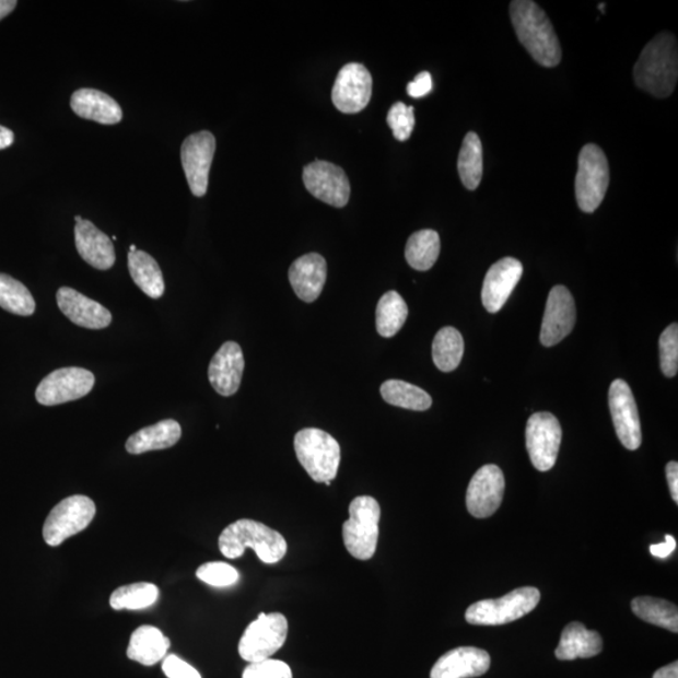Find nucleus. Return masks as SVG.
Segmentation results:
<instances>
[{"mask_svg": "<svg viewBox=\"0 0 678 678\" xmlns=\"http://www.w3.org/2000/svg\"><path fill=\"white\" fill-rule=\"evenodd\" d=\"M633 78L638 87L652 96L666 98L673 95L678 79V48L673 33L657 34L643 48Z\"/></svg>", "mask_w": 678, "mask_h": 678, "instance_id": "1", "label": "nucleus"}, {"mask_svg": "<svg viewBox=\"0 0 678 678\" xmlns=\"http://www.w3.org/2000/svg\"><path fill=\"white\" fill-rule=\"evenodd\" d=\"M511 20L521 44L540 66L550 68L561 62V42L552 22L536 2L514 0Z\"/></svg>", "mask_w": 678, "mask_h": 678, "instance_id": "2", "label": "nucleus"}, {"mask_svg": "<svg viewBox=\"0 0 678 678\" xmlns=\"http://www.w3.org/2000/svg\"><path fill=\"white\" fill-rule=\"evenodd\" d=\"M247 548H252L262 563L276 564L285 557L288 545L281 533L252 519L236 521L220 534L219 549L225 558H241Z\"/></svg>", "mask_w": 678, "mask_h": 678, "instance_id": "3", "label": "nucleus"}, {"mask_svg": "<svg viewBox=\"0 0 678 678\" xmlns=\"http://www.w3.org/2000/svg\"><path fill=\"white\" fill-rule=\"evenodd\" d=\"M296 459L316 482L336 479L341 464V446L328 432L303 429L294 437Z\"/></svg>", "mask_w": 678, "mask_h": 678, "instance_id": "4", "label": "nucleus"}, {"mask_svg": "<svg viewBox=\"0 0 678 678\" xmlns=\"http://www.w3.org/2000/svg\"><path fill=\"white\" fill-rule=\"evenodd\" d=\"M350 518L342 527L347 552L359 561L375 556L379 536L381 506L375 498H354L349 507Z\"/></svg>", "mask_w": 678, "mask_h": 678, "instance_id": "5", "label": "nucleus"}, {"mask_svg": "<svg viewBox=\"0 0 678 678\" xmlns=\"http://www.w3.org/2000/svg\"><path fill=\"white\" fill-rule=\"evenodd\" d=\"M540 601V592L523 587L498 599L479 600L465 613L466 622L475 626H502L521 620L531 612Z\"/></svg>", "mask_w": 678, "mask_h": 678, "instance_id": "6", "label": "nucleus"}, {"mask_svg": "<svg viewBox=\"0 0 678 678\" xmlns=\"http://www.w3.org/2000/svg\"><path fill=\"white\" fill-rule=\"evenodd\" d=\"M609 186V165L604 150L588 143L578 157L575 176V198L584 213H595L604 201Z\"/></svg>", "mask_w": 678, "mask_h": 678, "instance_id": "7", "label": "nucleus"}, {"mask_svg": "<svg viewBox=\"0 0 678 678\" xmlns=\"http://www.w3.org/2000/svg\"><path fill=\"white\" fill-rule=\"evenodd\" d=\"M95 516L96 504L91 498H66L47 516L44 539L49 547L61 546L67 539L86 529Z\"/></svg>", "mask_w": 678, "mask_h": 678, "instance_id": "8", "label": "nucleus"}, {"mask_svg": "<svg viewBox=\"0 0 678 678\" xmlns=\"http://www.w3.org/2000/svg\"><path fill=\"white\" fill-rule=\"evenodd\" d=\"M287 635L288 621L284 615L260 613L244 631L237 651L247 663H260L284 646Z\"/></svg>", "mask_w": 678, "mask_h": 678, "instance_id": "9", "label": "nucleus"}, {"mask_svg": "<svg viewBox=\"0 0 678 678\" xmlns=\"http://www.w3.org/2000/svg\"><path fill=\"white\" fill-rule=\"evenodd\" d=\"M562 436L561 423L554 414L549 412L531 414L525 430V443L534 468L539 471L553 469Z\"/></svg>", "mask_w": 678, "mask_h": 678, "instance_id": "10", "label": "nucleus"}, {"mask_svg": "<svg viewBox=\"0 0 678 678\" xmlns=\"http://www.w3.org/2000/svg\"><path fill=\"white\" fill-rule=\"evenodd\" d=\"M95 375L80 367L59 369L49 373L37 387L36 398L40 405L57 406L89 395L95 386Z\"/></svg>", "mask_w": 678, "mask_h": 678, "instance_id": "11", "label": "nucleus"}, {"mask_svg": "<svg viewBox=\"0 0 678 678\" xmlns=\"http://www.w3.org/2000/svg\"><path fill=\"white\" fill-rule=\"evenodd\" d=\"M303 183L313 197L330 207L344 208L350 201L351 185L344 170L317 160L303 168Z\"/></svg>", "mask_w": 678, "mask_h": 678, "instance_id": "12", "label": "nucleus"}, {"mask_svg": "<svg viewBox=\"0 0 678 678\" xmlns=\"http://www.w3.org/2000/svg\"><path fill=\"white\" fill-rule=\"evenodd\" d=\"M215 149V136L209 131L192 133L183 142V168L195 197L201 198L208 191L209 173Z\"/></svg>", "mask_w": 678, "mask_h": 678, "instance_id": "13", "label": "nucleus"}, {"mask_svg": "<svg viewBox=\"0 0 678 678\" xmlns=\"http://www.w3.org/2000/svg\"><path fill=\"white\" fill-rule=\"evenodd\" d=\"M608 401L618 439L627 451H638L642 444L641 421L629 384L623 379L613 381Z\"/></svg>", "mask_w": 678, "mask_h": 678, "instance_id": "14", "label": "nucleus"}, {"mask_svg": "<svg viewBox=\"0 0 678 678\" xmlns=\"http://www.w3.org/2000/svg\"><path fill=\"white\" fill-rule=\"evenodd\" d=\"M505 490V479L502 469L496 465H486L474 475L466 506L475 518H489L502 505Z\"/></svg>", "mask_w": 678, "mask_h": 678, "instance_id": "15", "label": "nucleus"}, {"mask_svg": "<svg viewBox=\"0 0 678 678\" xmlns=\"http://www.w3.org/2000/svg\"><path fill=\"white\" fill-rule=\"evenodd\" d=\"M372 96V75L360 63L343 66L338 72L332 90L334 105L342 114H359L370 104Z\"/></svg>", "mask_w": 678, "mask_h": 678, "instance_id": "16", "label": "nucleus"}, {"mask_svg": "<svg viewBox=\"0 0 678 678\" xmlns=\"http://www.w3.org/2000/svg\"><path fill=\"white\" fill-rule=\"evenodd\" d=\"M575 303L573 295L564 285H556L548 295L545 317H542L540 342L553 347L570 335L575 325Z\"/></svg>", "mask_w": 678, "mask_h": 678, "instance_id": "17", "label": "nucleus"}, {"mask_svg": "<svg viewBox=\"0 0 678 678\" xmlns=\"http://www.w3.org/2000/svg\"><path fill=\"white\" fill-rule=\"evenodd\" d=\"M523 265L515 258H503L488 270L481 301L489 313L502 309L523 277Z\"/></svg>", "mask_w": 678, "mask_h": 678, "instance_id": "18", "label": "nucleus"}, {"mask_svg": "<svg viewBox=\"0 0 678 678\" xmlns=\"http://www.w3.org/2000/svg\"><path fill=\"white\" fill-rule=\"evenodd\" d=\"M57 303L63 315L75 326L87 329H104L112 325V313L104 305L90 300L89 296L72 290L59 288Z\"/></svg>", "mask_w": 678, "mask_h": 678, "instance_id": "19", "label": "nucleus"}, {"mask_svg": "<svg viewBox=\"0 0 678 678\" xmlns=\"http://www.w3.org/2000/svg\"><path fill=\"white\" fill-rule=\"evenodd\" d=\"M244 366L242 347L236 342H225L209 364L211 386L219 395L233 396L241 387Z\"/></svg>", "mask_w": 678, "mask_h": 678, "instance_id": "20", "label": "nucleus"}, {"mask_svg": "<svg viewBox=\"0 0 678 678\" xmlns=\"http://www.w3.org/2000/svg\"><path fill=\"white\" fill-rule=\"evenodd\" d=\"M491 659L487 651L459 647L446 652L431 669L430 678H472L488 673Z\"/></svg>", "mask_w": 678, "mask_h": 678, "instance_id": "21", "label": "nucleus"}, {"mask_svg": "<svg viewBox=\"0 0 678 678\" xmlns=\"http://www.w3.org/2000/svg\"><path fill=\"white\" fill-rule=\"evenodd\" d=\"M74 242L81 258L91 267L98 270L114 267L116 254L113 241L90 220L82 219L75 224Z\"/></svg>", "mask_w": 678, "mask_h": 678, "instance_id": "22", "label": "nucleus"}, {"mask_svg": "<svg viewBox=\"0 0 678 678\" xmlns=\"http://www.w3.org/2000/svg\"><path fill=\"white\" fill-rule=\"evenodd\" d=\"M288 277L300 300L315 302L327 281V261L317 253L305 254L293 261Z\"/></svg>", "mask_w": 678, "mask_h": 678, "instance_id": "23", "label": "nucleus"}, {"mask_svg": "<svg viewBox=\"0 0 678 678\" xmlns=\"http://www.w3.org/2000/svg\"><path fill=\"white\" fill-rule=\"evenodd\" d=\"M71 107L75 115L102 125H116L122 120L120 105L98 90L75 91L71 98Z\"/></svg>", "mask_w": 678, "mask_h": 678, "instance_id": "24", "label": "nucleus"}, {"mask_svg": "<svg viewBox=\"0 0 678 678\" xmlns=\"http://www.w3.org/2000/svg\"><path fill=\"white\" fill-rule=\"evenodd\" d=\"M180 439V423L175 420H164L135 432L126 441V451L132 455L165 451L179 443Z\"/></svg>", "mask_w": 678, "mask_h": 678, "instance_id": "25", "label": "nucleus"}, {"mask_svg": "<svg viewBox=\"0 0 678 678\" xmlns=\"http://www.w3.org/2000/svg\"><path fill=\"white\" fill-rule=\"evenodd\" d=\"M604 650V640L596 631H589L580 622H572L565 627L556 650V657L561 661L591 658Z\"/></svg>", "mask_w": 678, "mask_h": 678, "instance_id": "26", "label": "nucleus"}, {"mask_svg": "<svg viewBox=\"0 0 678 678\" xmlns=\"http://www.w3.org/2000/svg\"><path fill=\"white\" fill-rule=\"evenodd\" d=\"M170 640L154 626H141L131 634L127 657L143 666H154L166 657Z\"/></svg>", "mask_w": 678, "mask_h": 678, "instance_id": "27", "label": "nucleus"}, {"mask_svg": "<svg viewBox=\"0 0 678 678\" xmlns=\"http://www.w3.org/2000/svg\"><path fill=\"white\" fill-rule=\"evenodd\" d=\"M129 270L132 281L152 300H159L165 292L163 271L157 261L147 252L129 253Z\"/></svg>", "mask_w": 678, "mask_h": 678, "instance_id": "28", "label": "nucleus"}, {"mask_svg": "<svg viewBox=\"0 0 678 678\" xmlns=\"http://www.w3.org/2000/svg\"><path fill=\"white\" fill-rule=\"evenodd\" d=\"M441 250L440 236L431 229L413 233L407 241L405 257L414 270L426 271L435 266Z\"/></svg>", "mask_w": 678, "mask_h": 678, "instance_id": "29", "label": "nucleus"}, {"mask_svg": "<svg viewBox=\"0 0 678 678\" xmlns=\"http://www.w3.org/2000/svg\"><path fill=\"white\" fill-rule=\"evenodd\" d=\"M460 180L468 190H477L484 173V160H482V145L479 136L469 132L465 136L463 147L457 160Z\"/></svg>", "mask_w": 678, "mask_h": 678, "instance_id": "30", "label": "nucleus"}, {"mask_svg": "<svg viewBox=\"0 0 678 678\" xmlns=\"http://www.w3.org/2000/svg\"><path fill=\"white\" fill-rule=\"evenodd\" d=\"M464 338L454 327L441 328L432 343V359L440 371L453 372L463 360Z\"/></svg>", "mask_w": 678, "mask_h": 678, "instance_id": "31", "label": "nucleus"}, {"mask_svg": "<svg viewBox=\"0 0 678 678\" xmlns=\"http://www.w3.org/2000/svg\"><path fill=\"white\" fill-rule=\"evenodd\" d=\"M384 400L405 410L426 411L432 405V398L422 388L405 383L400 379H388L381 386Z\"/></svg>", "mask_w": 678, "mask_h": 678, "instance_id": "32", "label": "nucleus"}, {"mask_svg": "<svg viewBox=\"0 0 678 678\" xmlns=\"http://www.w3.org/2000/svg\"><path fill=\"white\" fill-rule=\"evenodd\" d=\"M632 610L644 622L663 627L669 632H678V609L671 601L639 597L632 600Z\"/></svg>", "mask_w": 678, "mask_h": 678, "instance_id": "33", "label": "nucleus"}, {"mask_svg": "<svg viewBox=\"0 0 678 678\" xmlns=\"http://www.w3.org/2000/svg\"><path fill=\"white\" fill-rule=\"evenodd\" d=\"M409 316V307L402 296L389 291L379 300L376 309V327L379 336L391 338L400 332Z\"/></svg>", "mask_w": 678, "mask_h": 678, "instance_id": "34", "label": "nucleus"}, {"mask_svg": "<svg viewBox=\"0 0 678 678\" xmlns=\"http://www.w3.org/2000/svg\"><path fill=\"white\" fill-rule=\"evenodd\" d=\"M0 308L28 317L36 311V301L27 287L11 276L0 273Z\"/></svg>", "mask_w": 678, "mask_h": 678, "instance_id": "35", "label": "nucleus"}, {"mask_svg": "<svg viewBox=\"0 0 678 678\" xmlns=\"http://www.w3.org/2000/svg\"><path fill=\"white\" fill-rule=\"evenodd\" d=\"M160 591L155 584L141 582L117 588L109 597V606L115 610H140L155 605Z\"/></svg>", "mask_w": 678, "mask_h": 678, "instance_id": "36", "label": "nucleus"}, {"mask_svg": "<svg viewBox=\"0 0 678 678\" xmlns=\"http://www.w3.org/2000/svg\"><path fill=\"white\" fill-rule=\"evenodd\" d=\"M198 578L211 587L224 588L234 586L239 581V572L231 564L210 562L199 566Z\"/></svg>", "mask_w": 678, "mask_h": 678, "instance_id": "37", "label": "nucleus"}, {"mask_svg": "<svg viewBox=\"0 0 678 678\" xmlns=\"http://www.w3.org/2000/svg\"><path fill=\"white\" fill-rule=\"evenodd\" d=\"M661 370L667 377H675L678 371V326L667 327L659 337Z\"/></svg>", "mask_w": 678, "mask_h": 678, "instance_id": "38", "label": "nucleus"}, {"mask_svg": "<svg viewBox=\"0 0 678 678\" xmlns=\"http://www.w3.org/2000/svg\"><path fill=\"white\" fill-rule=\"evenodd\" d=\"M387 124L391 127L396 140H409L414 129V108L406 106L402 102H396L389 108Z\"/></svg>", "mask_w": 678, "mask_h": 678, "instance_id": "39", "label": "nucleus"}, {"mask_svg": "<svg viewBox=\"0 0 678 678\" xmlns=\"http://www.w3.org/2000/svg\"><path fill=\"white\" fill-rule=\"evenodd\" d=\"M242 678H293L292 669L283 661L265 659L245 667Z\"/></svg>", "mask_w": 678, "mask_h": 678, "instance_id": "40", "label": "nucleus"}, {"mask_svg": "<svg viewBox=\"0 0 678 678\" xmlns=\"http://www.w3.org/2000/svg\"><path fill=\"white\" fill-rule=\"evenodd\" d=\"M163 671L167 678H201L198 669L176 655H167L163 659Z\"/></svg>", "mask_w": 678, "mask_h": 678, "instance_id": "41", "label": "nucleus"}, {"mask_svg": "<svg viewBox=\"0 0 678 678\" xmlns=\"http://www.w3.org/2000/svg\"><path fill=\"white\" fill-rule=\"evenodd\" d=\"M432 91V78L429 72H421L412 82L407 84V93L412 98H421Z\"/></svg>", "mask_w": 678, "mask_h": 678, "instance_id": "42", "label": "nucleus"}, {"mask_svg": "<svg viewBox=\"0 0 678 678\" xmlns=\"http://www.w3.org/2000/svg\"><path fill=\"white\" fill-rule=\"evenodd\" d=\"M676 549V539L673 536H666V541L659 542V545L651 546V554L659 558L666 559L675 552Z\"/></svg>", "mask_w": 678, "mask_h": 678, "instance_id": "43", "label": "nucleus"}, {"mask_svg": "<svg viewBox=\"0 0 678 678\" xmlns=\"http://www.w3.org/2000/svg\"><path fill=\"white\" fill-rule=\"evenodd\" d=\"M666 477L674 502L678 504V464L676 461L667 464Z\"/></svg>", "mask_w": 678, "mask_h": 678, "instance_id": "44", "label": "nucleus"}, {"mask_svg": "<svg viewBox=\"0 0 678 678\" xmlns=\"http://www.w3.org/2000/svg\"><path fill=\"white\" fill-rule=\"evenodd\" d=\"M654 678H678L677 661L663 668H659L658 671H656V674L654 675Z\"/></svg>", "mask_w": 678, "mask_h": 678, "instance_id": "45", "label": "nucleus"}, {"mask_svg": "<svg viewBox=\"0 0 678 678\" xmlns=\"http://www.w3.org/2000/svg\"><path fill=\"white\" fill-rule=\"evenodd\" d=\"M14 142V133L12 130L7 129L4 126H0V150L12 147Z\"/></svg>", "mask_w": 678, "mask_h": 678, "instance_id": "46", "label": "nucleus"}, {"mask_svg": "<svg viewBox=\"0 0 678 678\" xmlns=\"http://www.w3.org/2000/svg\"><path fill=\"white\" fill-rule=\"evenodd\" d=\"M15 0H0V21L5 19V16L12 13L16 7Z\"/></svg>", "mask_w": 678, "mask_h": 678, "instance_id": "47", "label": "nucleus"}, {"mask_svg": "<svg viewBox=\"0 0 678 678\" xmlns=\"http://www.w3.org/2000/svg\"><path fill=\"white\" fill-rule=\"evenodd\" d=\"M136 250H138V248H136V245H131L130 253H135Z\"/></svg>", "mask_w": 678, "mask_h": 678, "instance_id": "48", "label": "nucleus"}, {"mask_svg": "<svg viewBox=\"0 0 678 678\" xmlns=\"http://www.w3.org/2000/svg\"><path fill=\"white\" fill-rule=\"evenodd\" d=\"M74 220H75V223H80L82 218L78 215V217H74Z\"/></svg>", "mask_w": 678, "mask_h": 678, "instance_id": "49", "label": "nucleus"}]
</instances>
